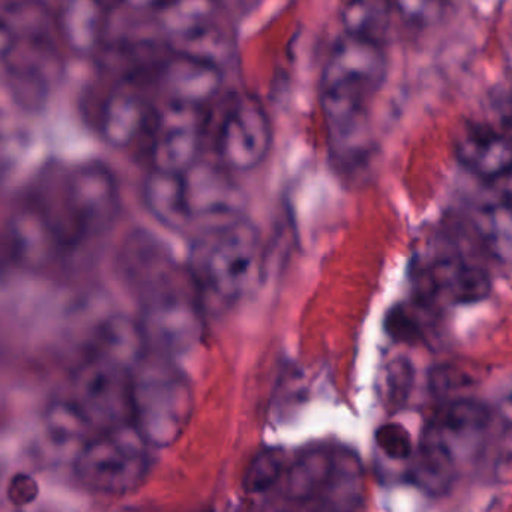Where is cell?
<instances>
[{
	"label": "cell",
	"mask_w": 512,
	"mask_h": 512,
	"mask_svg": "<svg viewBox=\"0 0 512 512\" xmlns=\"http://www.w3.org/2000/svg\"><path fill=\"white\" fill-rule=\"evenodd\" d=\"M121 211V191L100 161L44 167L11 220L14 256L35 269L73 259L103 241Z\"/></svg>",
	"instance_id": "obj_1"
},
{
	"label": "cell",
	"mask_w": 512,
	"mask_h": 512,
	"mask_svg": "<svg viewBox=\"0 0 512 512\" xmlns=\"http://www.w3.org/2000/svg\"><path fill=\"white\" fill-rule=\"evenodd\" d=\"M146 349L139 323L124 317L103 323L56 400L53 421L59 430L82 445L133 424L134 368Z\"/></svg>",
	"instance_id": "obj_2"
},
{
	"label": "cell",
	"mask_w": 512,
	"mask_h": 512,
	"mask_svg": "<svg viewBox=\"0 0 512 512\" xmlns=\"http://www.w3.org/2000/svg\"><path fill=\"white\" fill-rule=\"evenodd\" d=\"M385 44L341 32L319 79V103L335 161L355 164L370 148V112L388 77Z\"/></svg>",
	"instance_id": "obj_3"
},
{
	"label": "cell",
	"mask_w": 512,
	"mask_h": 512,
	"mask_svg": "<svg viewBox=\"0 0 512 512\" xmlns=\"http://www.w3.org/2000/svg\"><path fill=\"white\" fill-rule=\"evenodd\" d=\"M262 266V235L247 215L194 235L187 272L203 313L244 298Z\"/></svg>",
	"instance_id": "obj_4"
},
{
	"label": "cell",
	"mask_w": 512,
	"mask_h": 512,
	"mask_svg": "<svg viewBox=\"0 0 512 512\" xmlns=\"http://www.w3.org/2000/svg\"><path fill=\"white\" fill-rule=\"evenodd\" d=\"M484 260L488 257L467 224L466 230L460 226L440 229L415 254L413 301L431 311L482 301L491 289L490 266Z\"/></svg>",
	"instance_id": "obj_5"
},
{
	"label": "cell",
	"mask_w": 512,
	"mask_h": 512,
	"mask_svg": "<svg viewBox=\"0 0 512 512\" xmlns=\"http://www.w3.org/2000/svg\"><path fill=\"white\" fill-rule=\"evenodd\" d=\"M277 487V512H359L365 499L364 467L350 449L323 443L287 464Z\"/></svg>",
	"instance_id": "obj_6"
},
{
	"label": "cell",
	"mask_w": 512,
	"mask_h": 512,
	"mask_svg": "<svg viewBox=\"0 0 512 512\" xmlns=\"http://www.w3.org/2000/svg\"><path fill=\"white\" fill-rule=\"evenodd\" d=\"M490 419L487 406L472 398L440 404L412 455L415 484L431 494L449 490L464 464L481 449Z\"/></svg>",
	"instance_id": "obj_7"
},
{
	"label": "cell",
	"mask_w": 512,
	"mask_h": 512,
	"mask_svg": "<svg viewBox=\"0 0 512 512\" xmlns=\"http://www.w3.org/2000/svg\"><path fill=\"white\" fill-rule=\"evenodd\" d=\"M187 377L170 356L146 349L134 368L133 425L151 448L172 445L193 413Z\"/></svg>",
	"instance_id": "obj_8"
},
{
	"label": "cell",
	"mask_w": 512,
	"mask_h": 512,
	"mask_svg": "<svg viewBox=\"0 0 512 512\" xmlns=\"http://www.w3.org/2000/svg\"><path fill=\"white\" fill-rule=\"evenodd\" d=\"M151 469V446L133 424L85 440L74 458L77 481L103 496L133 493Z\"/></svg>",
	"instance_id": "obj_9"
},
{
	"label": "cell",
	"mask_w": 512,
	"mask_h": 512,
	"mask_svg": "<svg viewBox=\"0 0 512 512\" xmlns=\"http://www.w3.org/2000/svg\"><path fill=\"white\" fill-rule=\"evenodd\" d=\"M274 142L271 116L250 92H233L224 101L215 128L218 166L227 172H250L268 160Z\"/></svg>",
	"instance_id": "obj_10"
},
{
	"label": "cell",
	"mask_w": 512,
	"mask_h": 512,
	"mask_svg": "<svg viewBox=\"0 0 512 512\" xmlns=\"http://www.w3.org/2000/svg\"><path fill=\"white\" fill-rule=\"evenodd\" d=\"M223 73L209 59L164 47L146 67L140 86L157 94V106L211 110L223 89Z\"/></svg>",
	"instance_id": "obj_11"
},
{
	"label": "cell",
	"mask_w": 512,
	"mask_h": 512,
	"mask_svg": "<svg viewBox=\"0 0 512 512\" xmlns=\"http://www.w3.org/2000/svg\"><path fill=\"white\" fill-rule=\"evenodd\" d=\"M211 110L158 106L154 130L146 145L149 169L182 173L200 161Z\"/></svg>",
	"instance_id": "obj_12"
},
{
	"label": "cell",
	"mask_w": 512,
	"mask_h": 512,
	"mask_svg": "<svg viewBox=\"0 0 512 512\" xmlns=\"http://www.w3.org/2000/svg\"><path fill=\"white\" fill-rule=\"evenodd\" d=\"M182 181L194 235L244 217V194L233 181L232 173L217 163L197 161L182 172Z\"/></svg>",
	"instance_id": "obj_13"
},
{
	"label": "cell",
	"mask_w": 512,
	"mask_h": 512,
	"mask_svg": "<svg viewBox=\"0 0 512 512\" xmlns=\"http://www.w3.org/2000/svg\"><path fill=\"white\" fill-rule=\"evenodd\" d=\"M158 106L142 86L118 82L98 109V131L113 148L145 152L154 130Z\"/></svg>",
	"instance_id": "obj_14"
},
{
	"label": "cell",
	"mask_w": 512,
	"mask_h": 512,
	"mask_svg": "<svg viewBox=\"0 0 512 512\" xmlns=\"http://www.w3.org/2000/svg\"><path fill=\"white\" fill-rule=\"evenodd\" d=\"M455 158L488 188L511 187V139L508 131L485 122H466L454 139Z\"/></svg>",
	"instance_id": "obj_15"
},
{
	"label": "cell",
	"mask_w": 512,
	"mask_h": 512,
	"mask_svg": "<svg viewBox=\"0 0 512 512\" xmlns=\"http://www.w3.org/2000/svg\"><path fill=\"white\" fill-rule=\"evenodd\" d=\"M467 227L491 263H511V188H496L494 196L469 215Z\"/></svg>",
	"instance_id": "obj_16"
},
{
	"label": "cell",
	"mask_w": 512,
	"mask_h": 512,
	"mask_svg": "<svg viewBox=\"0 0 512 512\" xmlns=\"http://www.w3.org/2000/svg\"><path fill=\"white\" fill-rule=\"evenodd\" d=\"M143 200L149 214L166 229L176 233L193 232L182 173L149 169L143 184Z\"/></svg>",
	"instance_id": "obj_17"
},
{
	"label": "cell",
	"mask_w": 512,
	"mask_h": 512,
	"mask_svg": "<svg viewBox=\"0 0 512 512\" xmlns=\"http://www.w3.org/2000/svg\"><path fill=\"white\" fill-rule=\"evenodd\" d=\"M110 16L112 13L107 5L77 2L62 5L56 25L71 50L79 55H89L104 46Z\"/></svg>",
	"instance_id": "obj_18"
},
{
	"label": "cell",
	"mask_w": 512,
	"mask_h": 512,
	"mask_svg": "<svg viewBox=\"0 0 512 512\" xmlns=\"http://www.w3.org/2000/svg\"><path fill=\"white\" fill-rule=\"evenodd\" d=\"M286 467L287 457L283 449H262L248 464L242 488L248 496H262V494L271 493L283 478Z\"/></svg>",
	"instance_id": "obj_19"
},
{
	"label": "cell",
	"mask_w": 512,
	"mask_h": 512,
	"mask_svg": "<svg viewBox=\"0 0 512 512\" xmlns=\"http://www.w3.org/2000/svg\"><path fill=\"white\" fill-rule=\"evenodd\" d=\"M412 383V365L406 359H397V361L391 362L385 374L386 403L392 409H398V407L406 404L410 389H412Z\"/></svg>",
	"instance_id": "obj_20"
},
{
	"label": "cell",
	"mask_w": 512,
	"mask_h": 512,
	"mask_svg": "<svg viewBox=\"0 0 512 512\" xmlns=\"http://www.w3.org/2000/svg\"><path fill=\"white\" fill-rule=\"evenodd\" d=\"M376 442L383 454L391 460H409L415 452L412 436L400 424L382 425L377 431Z\"/></svg>",
	"instance_id": "obj_21"
},
{
	"label": "cell",
	"mask_w": 512,
	"mask_h": 512,
	"mask_svg": "<svg viewBox=\"0 0 512 512\" xmlns=\"http://www.w3.org/2000/svg\"><path fill=\"white\" fill-rule=\"evenodd\" d=\"M20 34L14 22L13 11H2L0 5V68L7 64L8 59L13 56L14 50L19 46Z\"/></svg>",
	"instance_id": "obj_22"
},
{
	"label": "cell",
	"mask_w": 512,
	"mask_h": 512,
	"mask_svg": "<svg viewBox=\"0 0 512 512\" xmlns=\"http://www.w3.org/2000/svg\"><path fill=\"white\" fill-rule=\"evenodd\" d=\"M35 494H37V485L29 476L19 475L13 479V484L10 487V499L16 505H28L34 500Z\"/></svg>",
	"instance_id": "obj_23"
}]
</instances>
